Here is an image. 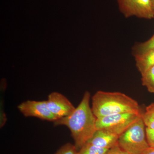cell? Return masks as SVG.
Wrapping results in <instances>:
<instances>
[{
    "mask_svg": "<svg viewBox=\"0 0 154 154\" xmlns=\"http://www.w3.org/2000/svg\"><path fill=\"white\" fill-rule=\"evenodd\" d=\"M77 149L75 145L67 143L61 147L54 154H76L78 152Z\"/></svg>",
    "mask_w": 154,
    "mask_h": 154,
    "instance_id": "5bb4252c",
    "label": "cell"
},
{
    "mask_svg": "<svg viewBox=\"0 0 154 154\" xmlns=\"http://www.w3.org/2000/svg\"><path fill=\"white\" fill-rule=\"evenodd\" d=\"M76 154H80L79 152H78Z\"/></svg>",
    "mask_w": 154,
    "mask_h": 154,
    "instance_id": "d6986e66",
    "label": "cell"
},
{
    "mask_svg": "<svg viewBox=\"0 0 154 154\" xmlns=\"http://www.w3.org/2000/svg\"><path fill=\"white\" fill-rule=\"evenodd\" d=\"M146 136L149 146L154 147V129L146 128Z\"/></svg>",
    "mask_w": 154,
    "mask_h": 154,
    "instance_id": "9a60e30c",
    "label": "cell"
},
{
    "mask_svg": "<svg viewBox=\"0 0 154 154\" xmlns=\"http://www.w3.org/2000/svg\"><path fill=\"white\" fill-rule=\"evenodd\" d=\"M140 154H154V147L149 146Z\"/></svg>",
    "mask_w": 154,
    "mask_h": 154,
    "instance_id": "e0dca14e",
    "label": "cell"
},
{
    "mask_svg": "<svg viewBox=\"0 0 154 154\" xmlns=\"http://www.w3.org/2000/svg\"><path fill=\"white\" fill-rule=\"evenodd\" d=\"M141 117L146 128L154 129V102L146 107Z\"/></svg>",
    "mask_w": 154,
    "mask_h": 154,
    "instance_id": "8fae6325",
    "label": "cell"
},
{
    "mask_svg": "<svg viewBox=\"0 0 154 154\" xmlns=\"http://www.w3.org/2000/svg\"><path fill=\"white\" fill-rule=\"evenodd\" d=\"M18 108L25 117H36L53 122L57 119L48 109L46 101L27 100L21 103Z\"/></svg>",
    "mask_w": 154,
    "mask_h": 154,
    "instance_id": "8992f818",
    "label": "cell"
},
{
    "mask_svg": "<svg viewBox=\"0 0 154 154\" xmlns=\"http://www.w3.org/2000/svg\"><path fill=\"white\" fill-rule=\"evenodd\" d=\"M151 2L152 8L154 11V0H150Z\"/></svg>",
    "mask_w": 154,
    "mask_h": 154,
    "instance_id": "ac0fdd59",
    "label": "cell"
},
{
    "mask_svg": "<svg viewBox=\"0 0 154 154\" xmlns=\"http://www.w3.org/2000/svg\"><path fill=\"white\" fill-rule=\"evenodd\" d=\"M134 57L136 66L141 75L154 66V48L149 50L143 54Z\"/></svg>",
    "mask_w": 154,
    "mask_h": 154,
    "instance_id": "9c48e42d",
    "label": "cell"
},
{
    "mask_svg": "<svg viewBox=\"0 0 154 154\" xmlns=\"http://www.w3.org/2000/svg\"><path fill=\"white\" fill-rule=\"evenodd\" d=\"M141 115L119 137L118 145L130 154H140L149 147Z\"/></svg>",
    "mask_w": 154,
    "mask_h": 154,
    "instance_id": "3957f363",
    "label": "cell"
},
{
    "mask_svg": "<svg viewBox=\"0 0 154 154\" xmlns=\"http://www.w3.org/2000/svg\"><path fill=\"white\" fill-rule=\"evenodd\" d=\"M90 98L91 94L86 91L80 104L71 114L54 122L55 126L65 125L68 128L77 149H81L87 143L97 130V118L90 106Z\"/></svg>",
    "mask_w": 154,
    "mask_h": 154,
    "instance_id": "6da1fadb",
    "label": "cell"
},
{
    "mask_svg": "<svg viewBox=\"0 0 154 154\" xmlns=\"http://www.w3.org/2000/svg\"><path fill=\"white\" fill-rule=\"evenodd\" d=\"M92 101L91 108L96 118L118 113H141L135 100L120 92L98 91Z\"/></svg>",
    "mask_w": 154,
    "mask_h": 154,
    "instance_id": "7a4b0ae2",
    "label": "cell"
},
{
    "mask_svg": "<svg viewBox=\"0 0 154 154\" xmlns=\"http://www.w3.org/2000/svg\"><path fill=\"white\" fill-rule=\"evenodd\" d=\"M108 150L87 143L80 149L79 152L80 154H106Z\"/></svg>",
    "mask_w": 154,
    "mask_h": 154,
    "instance_id": "4fadbf2b",
    "label": "cell"
},
{
    "mask_svg": "<svg viewBox=\"0 0 154 154\" xmlns=\"http://www.w3.org/2000/svg\"><path fill=\"white\" fill-rule=\"evenodd\" d=\"M142 85L145 87L150 93L154 94V66L141 75Z\"/></svg>",
    "mask_w": 154,
    "mask_h": 154,
    "instance_id": "7c38bea8",
    "label": "cell"
},
{
    "mask_svg": "<svg viewBox=\"0 0 154 154\" xmlns=\"http://www.w3.org/2000/svg\"><path fill=\"white\" fill-rule=\"evenodd\" d=\"M153 48H154V34L149 40L135 44L132 48V54L134 56L140 55Z\"/></svg>",
    "mask_w": 154,
    "mask_h": 154,
    "instance_id": "30bf717a",
    "label": "cell"
},
{
    "mask_svg": "<svg viewBox=\"0 0 154 154\" xmlns=\"http://www.w3.org/2000/svg\"><path fill=\"white\" fill-rule=\"evenodd\" d=\"M119 136L105 129H98L87 143L102 148H112L118 144Z\"/></svg>",
    "mask_w": 154,
    "mask_h": 154,
    "instance_id": "ba28073f",
    "label": "cell"
},
{
    "mask_svg": "<svg viewBox=\"0 0 154 154\" xmlns=\"http://www.w3.org/2000/svg\"><path fill=\"white\" fill-rule=\"evenodd\" d=\"M141 113L128 112L107 116L96 119L97 129H105L120 136L136 121Z\"/></svg>",
    "mask_w": 154,
    "mask_h": 154,
    "instance_id": "277c9868",
    "label": "cell"
},
{
    "mask_svg": "<svg viewBox=\"0 0 154 154\" xmlns=\"http://www.w3.org/2000/svg\"><path fill=\"white\" fill-rule=\"evenodd\" d=\"M106 154H130L122 149L119 145L109 149Z\"/></svg>",
    "mask_w": 154,
    "mask_h": 154,
    "instance_id": "2e32d148",
    "label": "cell"
},
{
    "mask_svg": "<svg viewBox=\"0 0 154 154\" xmlns=\"http://www.w3.org/2000/svg\"><path fill=\"white\" fill-rule=\"evenodd\" d=\"M46 103L50 111L57 119L69 115L76 108L66 96L58 92L50 94Z\"/></svg>",
    "mask_w": 154,
    "mask_h": 154,
    "instance_id": "52a82bcc",
    "label": "cell"
},
{
    "mask_svg": "<svg viewBox=\"0 0 154 154\" xmlns=\"http://www.w3.org/2000/svg\"><path fill=\"white\" fill-rule=\"evenodd\" d=\"M119 11L125 18L135 17L141 19L154 18L150 0H117Z\"/></svg>",
    "mask_w": 154,
    "mask_h": 154,
    "instance_id": "5b68a950",
    "label": "cell"
}]
</instances>
